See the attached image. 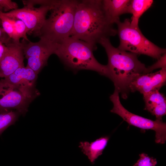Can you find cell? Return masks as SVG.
<instances>
[{
	"instance_id": "1",
	"label": "cell",
	"mask_w": 166,
	"mask_h": 166,
	"mask_svg": "<svg viewBox=\"0 0 166 166\" xmlns=\"http://www.w3.org/2000/svg\"><path fill=\"white\" fill-rule=\"evenodd\" d=\"M113 25L105 14L102 0H78L70 37L97 48L101 39L117 34Z\"/></svg>"
},
{
	"instance_id": "2",
	"label": "cell",
	"mask_w": 166,
	"mask_h": 166,
	"mask_svg": "<svg viewBox=\"0 0 166 166\" xmlns=\"http://www.w3.org/2000/svg\"><path fill=\"white\" fill-rule=\"evenodd\" d=\"M99 43L105 49L108 58L107 77L113 83L115 89L126 99L131 83L137 77L145 74L146 67L137 58V54L113 46L109 38L101 39Z\"/></svg>"
},
{
	"instance_id": "3",
	"label": "cell",
	"mask_w": 166,
	"mask_h": 166,
	"mask_svg": "<svg viewBox=\"0 0 166 166\" xmlns=\"http://www.w3.org/2000/svg\"><path fill=\"white\" fill-rule=\"evenodd\" d=\"M97 48L84 41L69 37L55 45L54 54L66 68L74 73L82 70H90L107 77L106 65L99 63L93 54Z\"/></svg>"
},
{
	"instance_id": "4",
	"label": "cell",
	"mask_w": 166,
	"mask_h": 166,
	"mask_svg": "<svg viewBox=\"0 0 166 166\" xmlns=\"http://www.w3.org/2000/svg\"><path fill=\"white\" fill-rule=\"evenodd\" d=\"M78 0H48L50 14L40 30V39L56 45L70 37Z\"/></svg>"
},
{
	"instance_id": "5",
	"label": "cell",
	"mask_w": 166,
	"mask_h": 166,
	"mask_svg": "<svg viewBox=\"0 0 166 166\" xmlns=\"http://www.w3.org/2000/svg\"><path fill=\"white\" fill-rule=\"evenodd\" d=\"M117 34L120 39L118 48L120 50L138 54L145 55L158 59L166 53V49L160 48L146 38L139 26L132 25L130 20L119 21Z\"/></svg>"
},
{
	"instance_id": "6",
	"label": "cell",
	"mask_w": 166,
	"mask_h": 166,
	"mask_svg": "<svg viewBox=\"0 0 166 166\" xmlns=\"http://www.w3.org/2000/svg\"><path fill=\"white\" fill-rule=\"evenodd\" d=\"M119 94L118 91L115 89L113 93L110 97L113 105L110 112L119 115L130 125L142 129L154 130L155 132L156 142L165 143L166 140V123L162 120L156 119L153 121L130 112L121 104Z\"/></svg>"
},
{
	"instance_id": "7",
	"label": "cell",
	"mask_w": 166,
	"mask_h": 166,
	"mask_svg": "<svg viewBox=\"0 0 166 166\" xmlns=\"http://www.w3.org/2000/svg\"><path fill=\"white\" fill-rule=\"evenodd\" d=\"M39 95L0 80V112L15 109L25 116L30 104Z\"/></svg>"
},
{
	"instance_id": "8",
	"label": "cell",
	"mask_w": 166,
	"mask_h": 166,
	"mask_svg": "<svg viewBox=\"0 0 166 166\" xmlns=\"http://www.w3.org/2000/svg\"><path fill=\"white\" fill-rule=\"evenodd\" d=\"M50 6L41 5L35 8L30 5L24 6L22 8L17 9L2 14L11 19H16L22 21L28 30V33L39 37L40 30L46 19V15L50 9Z\"/></svg>"
},
{
	"instance_id": "9",
	"label": "cell",
	"mask_w": 166,
	"mask_h": 166,
	"mask_svg": "<svg viewBox=\"0 0 166 166\" xmlns=\"http://www.w3.org/2000/svg\"><path fill=\"white\" fill-rule=\"evenodd\" d=\"M166 69L154 73L141 74L137 77L129 86L130 92L138 91L143 95L160 89L165 85Z\"/></svg>"
},
{
	"instance_id": "10",
	"label": "cell",
	"mask_w": 166,
	"mask_h": 166,
	"mask_svg": "<svg viewBox=\"0 0 166 166\" xmlns=\"http://www.w3.org/2000/svg\"><path fill=\"white\" fill-rule=\"evenodd\" d=\"M7 49L0 61V77L5 78L19 68L24 66V55L21 42L13 41L8 45Z\"/></svg>"
},
{
	"instance_id": "11",
	"label": "cell",
	"mask_w": 166,
	"mask_h": 166,
	"mask_svg": "<svg viewBox=\"0 0 166 166\" xmlns=\"http://www.w3.org/2000/svg\"><path fill=\"white\" fill-rule=\"evenodd\" d=\"M38 74L27 66L21 67L2 79L5 81L20 87L34 93L40 95L36 87Z\"/></svg>"
},
{
	"instance_id": "12",
	"label": "cell",
	"mask_w": 166,
	"mask_h": 166,
	"mask_svg": "<svg viewBox=\"0 0 166 166\" xmlns=\"http://www.w3.org/2000/svg\"><path fill=\"white\" fill-rule=\"evenodd\" d=\"M144 109L155 116L156 119L162 120L166 113V101L164 96L156 90L143 95Z\"/></svg>"
},
{
	"instance_id": "13",
	"label": "cell",
	"mask_w": 166,
	"mask_h": 166,
	"mask_svg": "<svg viewBox=\"0 0 166 166\" xmlns=\"http://www.w3.org/2000/svg\"><path fill=\"white\" fill-rule=\"evenodd\" d=\"M25 57L41 56L43 55L54 54L55 45L42 39L36 42H33L23 39L21 42Z\"/></svg>"
},
{
	"instance_id": "14",
	"label": "cell",
	"mask_w": 166,
	"mask_h": 166,
	"mask_svg": "<svg viewBox=\"0 0 166 166\" xmlns=\"http://www.w3.org/2000/svg\"><path fill=\"white\" fill-rule=\"evenodd\" d=\"M130 0H103L102 4L105 14L111 23L120 20L122 14H129Z\"/></svg>"
},
{
	"instance_id": "15",
	"label": "cell",
	"mask_w": 166,
	"mask_h": 166,
	"mask_svg": "<svg viewBox=\"0 0 166 166\" xmlns=\"http://www.w3.org/2000/svg\"><path fill=\"white\" fill-rule=\"evenodd\" d=\"M109 137L108 136H102L90 143L89 142L81 141L79 147L81 152L86 156L90 162L93 164L98 157L102 154L106 147Z\"/></svg>"
},
{
	"instance_id": "16",
	"label": "cell",
	"mask_w": 166,
	"mask_h": 166,
	"mask_svg": "<svg viewBox=\"0 0 166 166\" xmlns=\"http://www.w3.org/2000/svg\"><path fill=\"white\" fill-rule=\"evenodd\" d=\"M153 2L152 0H130L129 14L132 15L130 20L132 25L138 26L140 18L151 7Z\"/></svg>"
},
{
	"instance_id": "17",
	"label": "cell",
	"mask_w": 166,
	"mask_h": 166,
	"mask_svg": "<svg viewBox=\"0 0 166 166\" xmlns=\"http://www.w3.org/2000/svg\"><path fill=\"white\" fill-rule=\"evenodd\" d=\"M21 114L13 110L0 112V136L10 126L14 124Z\"/></svg>"
},
{
	"instance_id": "18",
	"label": "cell",
	"mask_w": 166,
	"mask_h": 166,
	"mask_svg": "<svg viewBox=\"0 0 166 166\" xmlns=\"http://www.w3.org/2000/svg\"><path fill=\"white\" fill-rule=\"evenodd\" d=\"M51 53H47L41 56L30 57L27 58V65L38 75L42 69L47 64V61Z\"/></svg>"
},
{
	"instance_id": "19",
	"label": "cell",
	"mask_w": 166,
	"mask_h": 166,
	"mask_svg": "<svg viewBox=\"0 0 166 166\" xmlns=\"http://www.w3.org/2000/svg\"><path fill=\"white\" fill-rule=\"evenodd\" d=\"M10 19L13 22L14 30L15 39L14 42L19 43L20 42L19 40L21 38L26 41H30L26 36L28 30L24 23L19 19Z\"/></svg>"
},
{
	"instance_id": "20",
	"label": "cell",
	"mask_w": 166,
	"mask_h": 166,
	"mask_svg": "<svg viewBox=\"0 0 166 166\" xmlns=\"http://www.w3.org/2000/svg\"><path fill=\"white\" fill-rule=\"evenodd\" d=\"M0 19L2 28L8 36L14 42L15 34L13 24L11 19L3 15L0 10Z\"/></svg>"
},
{
	"instance_id": "21",
	"label": "cell",
	"mask_w": 166,
	"mask_h": 166,
	"mask_svg": "<svg viewBox=\"0 0 166 166\" xmlns=\"http://www.w3.org/2000/svg\"><path fill=\"white\" fill-rule=\"evenodd\" d=\"M139 155V159L133 166H156L157 164L156 159L150 157L145 153H142Z\"/></svg>"
},
{
	"instance_id": "22",
	"label": "cell",
	"mask_w": 166,
	"mask_h": 166,
	"mask_svg": "<svg viewBox=\"0 0 166 166\" xmlns=\"http://www.w3.org/2000/svg\"><path fill=\"white\" fill-rule=\"evenodd\" d=\"M166 54H163L158 60L152 65L146 68L145 74L149 73L153 70L160 68L161 69H166Z\"/></svg>"
},
{
	"instance_id": "23",
	"label": "cell",
	"mask_w": 166,
	"mask_h": 166,
	"mask_svg": "<svg viewBox=\"0 0 166 166\" xmlns=\"http://www.w3.org/2000/svg\"><path fill=\"white\" fill-rule=\"evenodd\" d=\"M0 7L4 11L14 10L18 9L17 4L10 0H0Z\"/></svg>"
},
{
	"instance_id": "24",
	"label": "cell",
	"mask_w": 166,
	"mask_h": 166,
	"mask_svg": "<svg viewBox=\"0 0 166 166\" xmlns=\"http://www.w3.org/2000/svg\"><path fill=\"white\" fill-rule=\"evenodd\" d=\"M1 22L0 19V24ZM13 40L11 39L5 32L2 28L0 27V42L6 45L12 42Z\"/></svg>"
},
{
	"instance_id": "25",
	"label": "cell",
	"mask_w": 166,
	"mask_h": 166,
	"mask_svg": "<svg viewBox=\"0 0 166 166\" xmlns=\"http://www.w3.org/2000/svg\"><path fill=\"white\" fill-rule=\"evenodd\" d=\"M7 48V46L0 42V61L6 53Z\"/></svg>"
},
{
	"instance_id": "26",
	"label": "cell",
	"mask_w": 166,
	"mask_h": 166,
	"mask_svg": "<svg viewBox=\"0 0 166 166\" xmlns=\"http://www.w3.org/2000/svg\"><path fill=\"white\" fill-rule=\"evenodd\" d=\"M0 10L1 11H2V10H1V7H0Z\"/></svg>"
}]
</instances>
